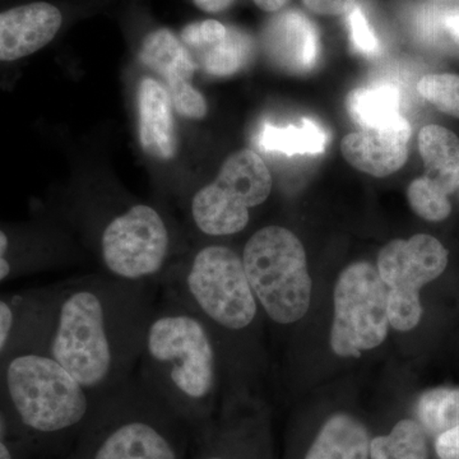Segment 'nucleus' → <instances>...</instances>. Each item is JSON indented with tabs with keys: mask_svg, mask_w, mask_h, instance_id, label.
Here are the masks:
<instances>
[{
	"mask_svg": "<svg viewBox=\"0 0 459 459\" xmlns=\"http://www.w3.org/2000/svg\"><path fill=\"white\" fill-rule=\"evenodd\" d=\"M244 270L255 296L280 325L303 318L312 301L307 253L294 232L267 226L247 240Z\"/></svg>",
	"mask_w": 459,
	"mask_h": 459,
	"instance_id": "f257e3e1",
	"label": "nucleus"
},
{
	"mask_svg": "<svg viewBox=\"0 0 459 459\" xmlns=\"http://www.w3.org/2000/svg\"><path fill=\"white\" fill-rule=\"evenodd\" d=\"M7 385L22 421L42 433L74 427L89 410L84 386L53 358L14 359L8 367Z\"/></svg>",
	"mask_w": 459,
	"mask_h": 459,
	"instance_id": "f03ea898",
	"label": "nucleus"
},
{
	"mask_svg": "<svg viewBox=\"0 0 459 459\" xmlns=\"http://www.w3.org/2000/svg\"><path fill=\"white\" fill-rule=\"evenodd\" d=\"M272 183L271 172L258 153L250 150L232 153L216 180L193 198V219L204 234H238L249 222L250 208L270 197Z\"/></svg>",
	"mask_w": 459,
	"mask_h": 459,
	"instance_id": "7ed1b4c3",
	"label": "nucleus"
},
{
	"mask_svg": "<svg viewBox=\"0 0 459 459\" xmlns=\"http://www.w3.org/2000/svg\"><path fill=\"white\" fill-rule=\"evenodd\" d=\"M331 347L342 358L361 355L388 334V292L374 265L356 262L344 268L333 292Z\"/></svg>",
	"mask_w": 459,
	"mask_h": 459,
	"instance_id": "20e7f679",
	"label": "nucleus"
},
{
	"mask_svg": "<svg viewBox=\"0 0 459 459\" xmlns=\"http://www.w3.org/2000/svg\"><path fill=\"white\" fill-rule=\"evenodd\" d=\"M51 355L84 388H95L108 379L113 368V347L104 301L98 294L80 290L65 299Z\"/></svg>",
	"mask_w": 459,
	"mask_h": 459,
	"instance_id": "39448f33",
	"label": "nucleus"
},
{
	"mask_svg": "<svg viewBox=\"0 0 459 459\" xmlns=\"http://www.w3.org/2000/svg\"><path fill=\"white\" fill-rule=\"evenodd\" d=\"M448 252L437 238L413 235L391 241L377 255V273L388 292L389 325L401 332L418 327L422 316L420 290L442 276Z\"/></svg>",
	"mask_w": 459,
	"mask_h": 459,
	"instance_id": "423d86ee",
	"label": "nucleus"
},
{
	"mask_svg": "<svg viewBox=\"0 0 459 459\" xmlns=\"http://www.w3.org/2000/svg\"><path fill=\"white\" fill-rule=\"evenodd\" d=\"M147 352L169 382L188 398H204L214 380V352L201 323L188 316H165L147 332Z\"/></svg>",
	"mask_w": 459,
	"mask_h": 459,
	"instance_id": "0eeeda50",
	"label": "nucleus"
},
{
	"mask_svg": "<svg viewBox=\"0 0 459 459\" xmlns=\"http://www.w3.org/2000/svg\"><path fill=\"white\" fill-rule=\"evenodd\" d=\"M188 289L202 310L222 327L238 331L255 318V296L243 259L229 247H207L198 253Z\"/></svg>",
	"mask_w": 459,
	"mask_h": 459,
	"instance_id": "6e6552de",
	"label": "nucleus"
},
{
	"mask_svg": "<svg viewBox=\"0 0 459 459\" xmlns=\"http://www.w3.org/2000/svg\"><path fill=\"white\" fill-rule=\"evenodd\" d=\"M101 247L111 273L140 280L161 270L168 255L169 232L153 208L138 204L108 223Z\"/></svg>",
	"mask_w": 459,
	"mask_h": 459,
	"instance_id": "1a4fd4ad",
	"label": "nucleus"
},
{
	"mask_svg": "<svg viewBox=\"0 0 459 459\" xmlns=\"http://www.w3.org/2000/svg\"><path fill=\"white\" fill-rule=\"evenodd\" d=\"M411 134L410 123L401 117L383 128L360 129L344 135L341 152L358 170L371 177H388L406 164Z\"/></svg>",
	"mask_w": 459,
	"mask_h": 459,
	"instance_id": "9d476101",
	"label": "nucleus"
},
{
	"mask_svg": "<svg viewBox=\"0 0 459 459\" xmlns=\"http://www.w3.org/2000/svg\"><path fill=\"white\" fill-rule=\"evenodd\" d=\"M419 151L425 172L411 186L449 202V195L459 189V138L449 129L430 124L419 133Z\"/></svg>",
	"mask_w": 459,
	"mask_h": 459,
	"instance_id": "9b49d317",
	"label": "nucleus"
},
{
	"mask_svg": "<svg viewBox=\"0 0 459 459\" xmlns=\"http://www.w3.org/2000/svg\"><path fill=\"white\" fill-rule=\"evenodd\" d=\"M267 47L272 59L286 71L307 72L318 60V31L300 12H287L271 23Z\"/></svg>",
	"mask_w": 459,
	"mask_h": 459,
	"instance_id": "f8f14e48",
	"label": "nucleus"
},
{
	"mask_svg": "<svg viewBox=\"0 0 459 459\" xmlns=\"http://www.w3.org/2000/svg\"><path fill=\"white\" fill-rule=\"evenodd\" d=\"M171 99L161 83L150 77L138 89V126L144 152L160 160H170L177 152Z\"/></svg>",
	"mask_w": 459,
	"mask_h": 459,
	"instance_id": "ddd939ff",
	"label": "nucleus"
},
{
	"mask_svg": "<svg viewBox=\"0 0 459 459\" xmlns=\"http://www.w3.org/2000/svg\"><path fill=\"white\" fill-rule=\"evenodd\" d=\"M369 430L349 413L325 420L304 459H370Z\"/></svg>",
	"mask_w": 459,
	"mask_h": 459,
	"instance_id": "4468645a",
	"label": "nucleus"
},
{
	"mask_svg": "<svg viewBox=\"0 0 459 459\" xmlns=\"http://www.w3.org/2000/svg\"><path fill=\"white\" fill-rule=\"evenodd\" d=\"M93 459H177L171 444L155 428L129 422L108 435Z\"/></svg>",
	"mask_w": 459,
	"mask_h": 459,
	"instance_id": "2eb2a0df",
	"label": "nucleus"
},
{
	"mask_svg": "<svg viewBox=\"0 0 459 459\" xmlns=\"http://www.w3.org/2000/svg\"><path fill=\"white\" fill-rule=\"evenodd\" d=\"M140 60L162 75L168 86L178 81H189L197 68L183 41L168 29L148 33L142 42Z\"/></svg>",
	"mask_w": 459,
	"mask_h": 459,
	"instance_id": "dca6fc26",
	"label": "nucleus"
},
{
	"mask_svg": "<svg viewBox=\"0 0 459 459\" xmlns=\"http://www.w3.org/2000/svg\"><path fill=\"white\" fill-rule=\"evenodd\" d=\"M347 108L360 129L383 128L402 117L400 90L394 83L355 90L349 96Z\"/></svg>",
	"mask_w": 459,
	"mask_h": 459,
	"instance_id": "f3484780",
	"label": "nucleus"
},
{
	"mask_svg": "<svg viewBox=\"0 0 459 459\" xmlns=\"http://www.w3.org/2000/svg\"><path fill=\"white\" fill-rule=\"evenodd\" d=\"M327 133L312 120L304 119L301 126L285 128L265 123L256 135V143L267 152L286 156L320 155L327 147Z\"/></svg>",
	"mask_w": 459,
	"mask_h": 459,
	"instance_id": "a211bd4d",
	"label": "nucleus"
},
{
	"mask_svg": "<svg viewBox=\"0 0 459 459\" xmlns=\"http://www.w3.org/2000/svg\"><path fill=\"white\" fill-rule=\"evenodd\" d=\"M370 459H429L427 433L415 420H401L391 433L371 439Z\"/></svg>",
	"mask_w": 459,
	"mask_h": 459,
	"instance_id": "6ab92c4d",
	"label": "nucleus"
},
{
	"mask_svg": "<svg viewBox=\"0 0 459 459\" xmlns=\"http://www.w3.org/2000/svg\"><path fill=\"white\" fill-rule=\"evenodd\" d=\"M252 40L234 27H228V35L212 47L199 51L204 69L216 77H229L246 66L252 54Z\"/></svg>",
	"mask_w": 459,
	"mask_h": 459,
	"instance_id": "aec40b11",
	"label": "nucleus"
},
{
	"mask_svg": "<svg viewBox=\"0 0 459 459\" xmlns=\"http://www.w3.org/2000/svg\"><path fill=\"white\" fill-rule=\"evenodd\" d=\"M419 424L425 433L439 437L459 425V388H435L419 398Z\"/></svg>",
	"mask_w": 459,
	"mask_h": 459,
	"instance_id": "412c9836",
	"label": "nucleus"
},
{
	"mask_svg": "<svg viewBox=\"0 0 459 459\" xmlns=\"http://www.w3.org/2000/svg\"><path fill=\"white\" fill-rule=\"evenodd\" d=\"M418 91L428 102L442 113L459 119V75L431 74L424 75Z\"/></svg>",
	"mask_w": 459,
	"mask_h": 459,
	"instance_id": "4be33fe9",
	"label": "nucleus"
},
{
	"mask_svg": "<svg viewBox=\"0 0 459 459\" xmlns=\"http://www.w3.org/2000/svg\"><path fill=\"white\" fill-rule=\"evenodd\" d=\"M168 87L171 104L178 113L190 119H204L207 115V102L204 95L189 81H178Z\"/></svg>",
	"mask_w": 459,
	"mask_h": 459,
	"instance_id": "5701e85b",
	"label": "nucleus"
},
{
	"mask_svg": "<svg viewBox=\"0 0 459 459\" xmlns=\"http://www.w3.org/2000/svg\"><path fill=\"white\" fill-rule=\"evenodd\" d=\"M226 35H228V27L219 21L207 20L184 27L181 31V41L189 48L201 51L223 40Z\"/></svg>",
	"mask_w": 459,
	"mask_h": 459,
	"instance_id": "b1692460",
	"label": "nucleus"
},
{
	"mask_svg": "<svg viewBox=\"0 0 459 459\" xmlns=\"http://www.w3.org/2000/svg\"><path fill=\"white\" fill-rule=\"evenodd\" d=\"M349 25L356 49L365 56H371L379 50V42H377L369 22L361 9L356 5L349 12Z\"/></svg>",
	"mask_w": 459,
	"mask_h": 459,
	"instance_id": "393cba45",
	"label": "nucleus"
},
{
	"mask_svg": "<svg viewBox=\"0 0 459 459\" xmlns=\"http://www.w3.org/2000/svg\"><path fill=\"white\" fill-rule=\"evenodd\" d=\"M305 7L320 16L347 14L356 5V0H303Z\"/></svg>",
	"mask_w": 459,
	"mask_h": 459,
	"instance_id": "a878e982",
	"label": "nucleus"
},
{
	"mask_svg": "<svg viewBox=\"0 0 459 459\" xmlns=\"http://www.w3.org/2000/svg\"><path fill=\"white\" fill-rule=\"evenodd\" d=\"M435 451L439 459H459V425L437 437Z\"/></svg>",
	"mask_w": 459,
	"mask_h": 459,
	"instance_id": "bb28decb",
	"label": "nucleus"
},
{
	"mask_svg": "<svg viewBox=\"0 0 459 459\" xmlns=\"http://www.w3.org/2000/svg\"><path fill=\"white\" fill-rule=\"evenodd\" d=\"M12 325H13V313L8 304L0 300V351L7 343Z\"/></svg>",
	"mask_w": 459,
	"mask_h": 459,
	"instance_id": "cd10ccee",
	"label": "nucleus"
},
{
	"mask_svg": "<svg viewBox=\"0 0 459 459\" xmlns=\"http://www.w3.org/2000/svg\"><path fill=\"white\" fill-rule=\"evenodd\" d=\"M9 249H11V238L4 230L0 229V281L7 279L11 273V262L8 259Z\"/></svg>",
	"mask_w": 459,
	"mask_h": 459,
	"instance_id": "c85d7f7f",
	"label": "nucleus"
},
{
	"mask_svg": "<svg viewBox=\"0 0 459 459\" xmlns=\"http://www.w3.org/2000/svg\"><path fill=\"white\" fill-rule=\"evenodd\" d=\"M234 0H195V5L208 13H217L229 8Z\"/></svg>",
	"mask_w": 459,
	"mask_h": 459,
	"instance_id": "c756f323",
	"label": "nucleus"
},
{
	"mask_svg": "<svg viewBox=\"0 0 459 459\" xmlns=\"http://www.w3.org/2000/svg\"><path fill=\"white\" fill-rule=\"evenodd\" d=\"M290 0H255L256 5L265 12H277L286 7Z\"/></svg>",
	"mask_w": 459,
	"mask_h": 459,
	"instance_id": "7c9ffc66",
	"label": "nucleus"
},
{
	"mask_svg": "<svg viewBox=\"0 0 459 459\" xmlns=\"http://www.w3.org/2000/svg\"><path fill=\"white\" fill-rule=\"evenodd\" d=\"M446 26L448 32L459 42V16L449 17Z\"/></svg>",
	"mask_w": 459,
	"mask_h": 459,
	"instance_id": "2f4dec72",
	"label": "nucleus"
},
{
	"mask_svg": "<svg viewBox=\"0 0 459 459\" xmlns=\"http://www.w3.org/2000/svg\"><path fill=\"white\" fill-rule=\"evenodd\" d=\"M0 459H12L11 453H9L7 446L0 442Z\"/></svg>",
	"mask_w": 459,
	"mask_h": 459,
	"instance_id": "473e14b6",
	"label": "nucleus"
},
{
	"mask_svg": "<svg viewBox=\"0 0 459 459\" xmlns=\"http://www.w3.org/2000/svg\"><path fill=\"white\" fill-rule=\"evenodd\" d=\"M210 459H220V458H210Z\"/></svg>",
	"mask_w": 459,
	"mask_h": 459,
	"instance_id": "72a5a7b5",
	"label": "nucleus"
}]
</instances>
